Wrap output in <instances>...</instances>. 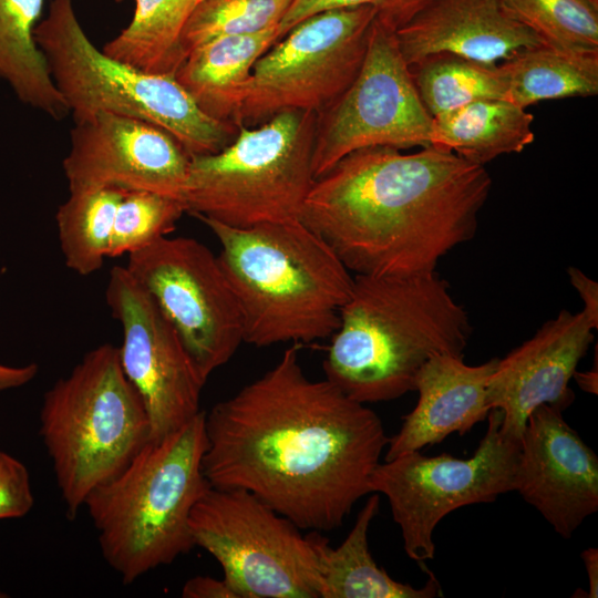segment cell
Wrapping results in <instances>:
<instances>
[{
  "instance_id": "obj_6",
  "label": "cell",
  "mask_w": 598,
  "mask_h": 598,
  "mask_svg": "<svg viewBox=\"0 0 598 598\" xmlns=\"http://www.w3.org/2000/svg\"><path fill=\"white\" fill-rule=\"evenodd\" d=\"M40 435L66 507L120 473L150 440L144 404L123 372L118 348L102 343L45 392Z\"/></svg>"
},
{
  "instance_id": "obj_12",
  "label": "cell",
  "mask_w": 598,
  "mask_h": 598,
  "mask_svg": "<svg viewBox=\"0 0 598 598\" xmlns=\"http://www.w3.org/2000/svg\"><path fill=\"white\" fill-rule=\"evenodd\" d=\"M432 127L433 117L417 94L395 31L375 18L357 78L336 102L317 114L315 179L360 148L430 145Z\"/></svg>"
},
{
  "instance_id": "obj_7",
  "label": "cell",
  "mask_w": 598,
  "mask_h": 598,
  "mask_svg": "<svg viewBox=\"0 0 598 598\" xmlns=\"http://www.w3.org/2000/svg\"><path fill=\"white\" fill-rule=\"evenodd\" d=\"M33 35L74 124L97 113L144 120L174 136L189 156L217 153L237 134L235 124L206 115L174 75L144 72L97 49L72 0H51Z\"/></svg>"
},
{
  "instance_id": "obj_5",
  "label": "cell",
  "mask_w": 598,
  "mask_h": 598,
  "mask_svg": "<svg viewBox=\"0 0 598 598\" xmlns=\"http://www.w3.org/2000/svg\"><path fill=\"white\" fill-rule=\"evenodd\" d=\"M205 447L202 411L169 434L148 440L85 499L103 558L124 584L195 547L189 517L209 487L202 468Z\"/></svg>"
},
{
  "instance_id": "obj_26",
  "label": "cell",
  "mask_w": 598,
  "mask_h": 598,
  "mask_svg": "<svg viewBox=\"0 0 598 598\" xmlns=\"http://www.w3.org/2000/svg\"><path fill=\"white\" fill-rule=\"evenodd\" d=\"M126 190L115 187L70 192L55 215L65 266L80 276L101 269L109 258L117 205Z\"/></svg>"
},
{
  "instance_id": "obj_33",
  "label": "cell",
  "mask_w": 598,
  "mask_h": 598,
  "mask_svg": "<svg viewBox=\"0 0 598 598\" xmlns=\"http://www.w3.org/2000/svg\"><path fill=\"white\" fill-rule=\"evenodd\" d=\"M568 277L584 302L581 310L595 329L598 328V285L576 267L568 268Z\"/></svg>"
},
{
  "instance_id": "obj_37",
  "label": "cell",
  "mask_w": 598,
  "mask_h": 598,
  "mask_svg": "<svg viewBox=\"0 0 598 598\" xmlns=\"http://www.w3.org/2000/svg\"><path fill=\"white\" fill-rule=\"evenodd\" d=\"M575 380L577 381L579 388L588 393L597 394V386H598V371H597V363L595 365V369H590L586 372H575L574 374Z\"/></svg>"
},
{
  "instance_id": "obj_25",
  "label": "cell",
  "mask_w": 598,
  "mask_h": 598,
  "mask_svg": "<svg viewBox=\"0 0 598 598\" xmlns=\"http://www.w3.org/2000/svg\"><path fill=\"white\" fill-rule=\"evenodd\" d=\"M499 66L507 81L506 100L524 109L545 100L598 94V55L543 44L518 52Z\"/></svg>"
},
{
  "instance_id": "obj_27",
  "label": "cell",
  "mask_w": 598,
  "mask_h": 598,
  "mask_svg": "<svg viewBox=\"0 0 598 598\" xmlns=\"http://www.w3.org/2000/svg\"><path fill=\"white\" fill-rule=\"evenodd\" d=\"M409 69L417 94L432 117L475 101L506 100L507 96V81L499 64L440 53Z\"/></svg>"
},
{
  "instance_id": "obj_11",
  "label": "cell",
  "mask_w": 598,
  "mask_h": 598,
  "mask_svg": "<svg viewBox=\"0 0 598 598\" xmlns=\"http://www.w3.org/2000/svg\"><path fill=\"white\" fill-rule=\"evenodd\" d=\"M375 17L370 6L338 8L295 25L255 62L238 126L287 110L329 107L357 78Z\"/></svg>"
},
{
  "instance_id": "obj_23",
  "label": "cell",
  "mask_w": 598,
  "mask_h": 598,
  "mask_svg": "<svg viewBox=\"0 0 598 598\" xmlns=\"http://www.w3.org/2000/svg\"><path fill=\"white\" fill-rule=\"evenodd\" d=\"M44 0H0V78L20 102L55 121L69 113L33 31Z\"/></svg>"
},
{
  "instance_id": "obj_1",
  "label": "cell",
  "mask_w": 598,
  "mask_h": 598,
  "mask_svg": "<svg viewBox=\"0 0 598 598\" xmlns=\"http://www.w3.org/2000/svg\"><path fill=\"white\" fill-rule=\"evenodd\" d=\"M202 468L216 488L243 489L300 529L340 527L371 494L389 436L379 415L306 375L298 346L205 412Z\"/></svg>"
},
{
  "instance_id": "obj_16",
  "label": "cell",
  "mask_w": 598,
  "mask_h": 598,
  "mask_svg": "<svg viewBox=\"0 0 598 598\" xmlns=\"http://www.w3.org/2000/svg\"><path fill=\"white\" fill-rule=\"evenodd\" d=\"M563 538L598 511V456L564 420L542 404L520 439L515 488Z\"/></svg>"
},
{
  "instance_id": "obj_9",
  "label": "cell",
  "mask_w": 598,
  "mask_h": 598,
  "mask_svg": "<svg viewBox=\"0 0 598 598\" xmlns=\"http://www.w3.org/2000/svg\"><path fill=\"white\" fill-rule=\"evenodd\" d=\"M189 529L237 598H319L309 535L252 494L209 485L192 509Z\"/></svg>"
},
{
  "instance_id": "obj_34",
  "label": "cell",
  "mask_w": 598,
  "mask_h": 598,
  "mask_svg": "<svg viewBox=\"0 0 598 598\" xmlns=\"http://www.w3.org/2000/svg\"><path fill=\"white\" fill-rule=\"evenodd\" d=\"M184 598H237L224 579L196 576L188 579L182 588Z\"/></svg>"
},
{
  "instance_id": "obj_18",
  "label": "cell",
  "mask_w": 598,
  "mask_h": 598,
  "mask_svg": "<svg viewBox=\"0 0 598 598\" xmlns=\"http://www.w3.org/2000/svg\"><path fill=\"white\" fill-rule=\"evenodd\" d=\"M395 38L409 68L440 53L499 64L545 44L511 12L506 0H430Z\"/></svg>"
},
{
  "instance_id": "obj_31",
  "label": "cell",
  "mask_w": 598,
  "mask_h": 598,
  "mask_svg": "<svg viewBox=\"0 0 598 598\" xmlns=\"http://www.w3.org/2000/svg\"><path fill=\"white\" fill-rule=\"evenodd\" d=\"M430 0H292L279 22L281 39L302 20L331 9L370 6L377 19L396 31L406 24Z\"/></svg>"
},
{
  "instance_id": "obj_2",
  "label": "cell",
  "mask_w": 598,
  "mask_h": 598,
  "mask_svg": "<svg viewBox=\"0 0 598 598\" xmlns=\"http://www.w3.org/2000/svg\"><path fill=\"white\" fill-rule=\"evenodd\" d=\"M491 187L485 166L444 147H365L315 179L299 219L355 275L426 274L474 237Z\"/></svg>"
},
{
  "instance_id": "obj_13",
  "label": "cell",
  "mask_w": 598,
  "mask_h": 598,
  "mask_svg": "<svg viewBox=\"0 0 598 598\" xmlns=\"http://www.w3.org/2000/svg\"><path fill=\"white\" fill-rule=\"evenodd\" d=\"M130 275L174 327L207 380L244 342L235 293L217 256L192 237H162L127 256Z\"/></svg>"
},
{
  "instance_id": "obj_38",
  "label": "cell",
  "mask_w": 598,
  "mask_h": 598,
  "mask_svg": "<svg viewBox=\"0 0 598 598\" xmlns=\"http://www.w3.org/2000/svg\"><path fill=\"white\" fill-rule=\"evenodd\" d=\"M1 597H6V595H4L3 592L0 591V598H1Z\"/></svg>"
},
{
  "instance_id": "obj_28",
  "label": "cell",
  "mask_w": 598,
  "mask_h": 598,
  "mask_svg": "<svg viewBox=\"0 0 598 598\" xmlns=\"http://www.w3.org/2000/svg\"><path fill=\"white\" fill-rule=\"evenodd\" d=\"M506 4L545 44L598 55V0H506Z\"/></svg>"
},
{
  "instance_id": "obj_21",
  "label": "cell",
  "mask_w": 598,
  "mask_h": 598,
  "mask_svg": "<svg viewBox=\"0 0 598 598\" xmlns=\"http://www.w3.org/2000/svg\"><path fill=\"white\" fill-rule=\"evenodd\" d=\"M380 507V494L371 493L360 509L354 525L337 547L320 532L309 533L317 557L320 581L319 598H434L442 588L434 577L416 588L393 579L373 559L368 533Z\"/></svg>"
},
{
  "instance_id": "obj_36",
  "label": "cell",
  "mask_w": 598,
  "mask_h": 598,
  "mask_svg": "<svg viewBox=\"0 0 598 598\" xmlns=\"http://www.w3.org/2000/svg\"><path fill=\"white\" fill-rule=\"evenodd\" d=\"M586 573L588 576L589 590L586 597L597 598L598 596V549L590 547L581 553Z\"/></svg>"
},
{
  "instance_id": "obj_15",
  "label": "cell",
  "mask_w": 598,
  "mask_h": 598,
  "mask_svg": "<svg viewBox=\"0 0 598 598\" xmlns=\"http://www.w3.org/2000/svg\"><path fill=\"white\" fill-rule=\"evenodd\" d=\"M62 162L69 192L115 187L184 202L190 156L165 130L144 120L97 113L75 123Z\"/></svg>"
},
{
  "instance_id": "obj_4",
  "label": "cell",
  "mask_w": 598,
  "mask_h": 598,
  "mask_svg": "<svg viewBox=\"0 0 598 598\" xmlns=\"http://www.w3.org/2000/svg\"><path fill=\"white\" fill-rule=\"evenodd\" d=\"M197 219L220 244L217 258L239 306L244 342L298 346L333 334L353 277L300 219L247 228Z\"/></svg>"
},
{
  "instance_id": "obj_35",
  "label": "cell",
  "mask_w": 598,
  "mask_h": 598,
  "mask_svg": "<svg viewBox=\"0 0 598 598\" xmlns=\"http://www.w3.org/2000/svg\"><path fill=\"white\" fill-rule=\"evenodd\" d=\"M35 363L11 367L0 363V391L20 388L34 379L38 373Z\"/></svg>"
},
{
  "instance_id": "obj_29",
  "label": "cell",
  "mask_w": 598,
  "mask_h": 598,
  "mask_svg": "<svg viewBox=\"0 0 598 598\" xmlns=\"http://www.w3.org/2000/svg\"><path fill=\"white\" fill-rule=\"evenodd\" d=\"M291 1L200 0L183 29V49L187 55L217 38L257 33L278 25Z\"/></svg>"
},
{
  "instance_id": "obj_39",
  "label": "cell",
  "mask_w": 598,
  "mask_h": 598,
  "mask_svg": "<svg viewBox=\"0 0 598 598\" xmlns=\"http://www.w3.org/2000/svg\"><path fill=\"white\" fill-rule=\"evenodd\" d=\"M199 1H200V0H198V2H199Z\"/></svg>"
},
{
  "instance_id": "obj_19",
  "label": "cell",
  "mask_w": 598,
  "mask_h": 598,
  "mask_svg": "<svg viewBox=\"0 0 598 598\" xmlns=\"http://www.w3.org/2000/svg\"><path fill=\"white\" fill-rule=\"evenodd\" d=\"M496 363L494 358L468 365L463 355L451 353L429 359L415 379L417 403L389 439L384 461L439 444L453 433L464 435L486 420L487 381Z\"/></svg>"
},
{
  "instance_id": "obj_14",
  "label": "cell",
  "mask_w": 598,
  "mask_h": 598,
  "mask_svg": "<svg viewBox=\"0 0 598 598\" xmlns=\"http://www.w3.org/2000/svg\"><path fill=\"white\" fill-rule=\"evenodd\" d=\"M105 300L122 327L120 362L144 404L150 440L161 439L202 412L207 380L174 327L125 266L111 269Z\"/></svg>"
},
{
  "instance_id": "obj_20",
  "label": "cell",
  "mask_w": 598,
  "mask_h": 598,
  "mask_svg": "<svg viewBox=\"0 0 598 598\" xmlns=\"http://www.w3.org/2000/svg\"><path fill=\"white\" fill-rule=\"evenodd\" d=\"M278 25L217 38L193 49L175 79L206 115L238 126L252 66L279 40Z\"/></svg>"
},
{
  "instance_id": "obj_24",
  "label": "cell",
  "mask_w": 598,
  "mask_h": 598,
  "mask_svg": "<svg viewBox=\"0 0 598 598\" xmlns=\"http://www.w3.org/2000/svg\"><path fill=\"white\" fill-rule=\"evenodd\" d=\"M197 3L198 0H135L131 22L102 51L144 72L175 75L187 56L182 32Z\"/></svg>"
},
{
  "instance_id": "obj_32",
  "label": "cell",
  "mask_w": 598,
  "mask_h": 598,
  "mask_svg": "<svg viewBox=\"0 0 598 598\" xmlns=\"http://www.w3.org/2000/svg\"><path fill=\"white\" fill-rule=\"evenodd\" d=\"M34 504L30 476L23 463L0 451V519L27 515Z\"/></svg>"
},
{
  "instance_id": "obj_17",
  "label": "cell",
  "mask_w": 598,
  "mask_h": 598,
  "mask_svg": "<svg viewBox=\"0 0 598 598\" xmlns=\"http://www.w3.org/2000/svg\"><path fill=\"white\" fill-rule=\"evenodd\" d=\"M596 330L582 312L561 309L512 350L487 381L489 409L502 412V432L522 439L529 414L548 404L564 411L575 400L569 382L592 343Z\"/></svg>"
},
{
  "instance_id": "obj_22",
  "label": "cell",
  "mask_w": 598,
  "mask_h": 598,
  "mask_svg": "<svg viewBox=\"0 0 598 598\" xmlns=\"http://www.w3.org/2000/svg\"><path fill=\"white\" fill-rule=\"evenodd\" d=\"M534 115L507 100L475 101L433 117L431 144L485 166L535 140Z\"/></svg>"
},
{
  "instance_id": "obj_8",
  "label": "cell",
  "mask_w": 598,
  "mask_h": 598,
  "mask_svg": "<svg viewBox=\"0 0 598 598\" xmlns=\"http://www.w3.org/2000/svg\"><path fill=\"white\" fill-rule=\"evenodd\" d=\"M317 113L287 110L214 154L193 155L184 194L186 213L247 228L299 219L315 176Z\"/></svg>"
},
{
  "instance_id": "obj_3",
  "label": "cell",
  "mask_w": 598,
  "mask_h": 598,
  "mask_svg": "<svg viewBox=\"0 0 598 598\" xmlns=\"http://www.w3.org/2000/svg\"><path fill=\"white\" fill-rule=\"evenodd\" d=\"M470 317L437 272L353 277L323 360L326 379L349 398L377 403L414 391L424 363L463 355Z\"/></svg>"
},
{
  "instance_id": "obj_10",
  "label": "cell",
  "mask_w": 598,
  "mask_h": 598,
  "mask_svg": "<svg viewBox=\"0 0 598 598\" xmlns=\"http://www.w3.org/2000/svg\"><path fill=\"white\" fill-rule=\"evenodd\" d=\"M502 417L497 409L488 412L485 435L468 458L412 451L374 468L370 492L386 497L409 558H434V530L450 513L514 491L520 441L502 432Z\"/></svg>"
},
{
  "instance_id": "obj_30",
  "label": "cell",
  "mask_w": 598,
  "mask_h": 598,
  "mask_svg": "<svg viewBox=\"0 0 598 598\" xmlns=\"http://www.w3.org/2000/svg\"><path fill=\"white\" fill-rule=\"evenodd\" d=\"M185 213L181 199L148 190L125 192L116 208L109 258L128 256L168 236Z\"/></svg>"
}]
</instances>
